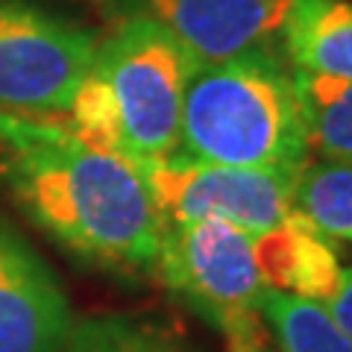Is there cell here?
Returning <instances> with one entry per match:
<instances>
[{
	"instance_id": "cell-3",
	"label": "cell",
	"mask_w": 352,
	"mask_h": 352,
	"mask_svg": "<svg viewBox=\"0 0 352 352\" xmlns=\"http://www.w3.org/2000/svg\"><path fill=\"white\" fill-rule=\"evenodd\" d=\"M176 153L296 176L311 153L294 71L270 47L197 65L185 88Z\"/></svg>"
},
{
	"instance_id": "cell-1",
	"label": "cell",
	"mask_w": 352,
	"mask_h": 352,
	"mask_svg": "<svg viewBox=\"0 0 352 352\" xmlns=\"http://www.w3.org/2000/svg\"><path fill=\"white\" fill-rule=\"evenodd\" d=\"M0 173L27 217L115 273L156 267L162 217L138 164L82 141L62 118L0 112Z\"/></svg>"
},
{
	"instance_id": "cell-9",
	"label": "cell",
	"mask_w": 352,
	"mask_h": 352,
	"mask_svg": "<svg viewBox=\"0 0 352 352\" xmlns=\"http://www.w3.org/2000/svg\"><path fill=\"white\" fill-rule=\"evenodd\" d=\"M252 238V258L270 291L326 305L340 285V258L332 238L323 235L305 214L294 212L276 226Z\"/></svg>"
},
{
	"instance_id": "cell-13",
	"label": "cell",
	"mask_w": 352,
	"mask_h": 352,
	"mask_svg": "<svg viewBox=\"0 0 352 352\" xmlns=\"http://www.w3.org/2000/svg\"><path fill=\"white\" fill-rule=\"evenodd\" d=\"M261 311L279 352H352V338L323 305L267 288Z\"/></svg>"
},
{
	"instance_id": "cell-12",
	"label": "cell",
	"mask_w": 352,
	"mask_h": 352,
	"mask_svg": "<svg viewBox=\"0 0 352 352\" xmlns=\"http://www.w3.org/2000/svg\"><path fill=\"white\" fill-rule=\"evenodd\" d=\"M294 208L332 241H352V164L308 159L294 179Z\"/></svg>"
},
{
	"instance_id": "cell-2",
	"label": "cell",
	"mask_w": 352,
	"mask_h": 352,
	"mask_svg": "<svg viewBox=\"0 0 352 352\" xmlns=\"http://www.w3.org/2000/svg\"><path fill=\"white\" fill-rule=\"evenodd\" d=\"M194 71L197 62L168 30L135 12L97 41L91 71L62 120L120 159H164L179 147L182 100Z\"/></svg>"
},
{
	"instance_id": "cell-6",
	"label": "cell",
	"mask_w": 352,
	"mask_h": 352,
	"mask_svg": "<svg viewBox=\"0 0 352 352\" xmlns=\"http://www.w3.org/2000/svg\"><path fill=\"white\" fill-rule=\"evenodd\" d=\"M156 212L164 223L220 217L247 235L276 226L294 212L291 173L229 168L200 162L182 153L138 164Z\"/></svg>"
},
{
	"instance_id": "cell-4",
	"label": "cell",
	"mask_w": 352,
	"mask_h": 352,
	"mask_svg": "<svg viewBox=\"0 0 352 352\" xmlns=\"http://www.w3.org/2000/svg\"><path fill=\"white\" fill-rule=\"evenodd\" d=\"M226 340V352H279L261 302V282L252 238L220 217L164 223L153 267Z\"/></svg>"
},
{
	"instance_id": "cell-11",
	"label": "cell",
	"mask_w": 352,
	"mask_h": 352,
	"mask_svg": "<svg viewBox=\"0 0 352 352\" xmlns=\"http://www.w3.org/2000/svg\"><path fill=\"white\" fill-rule=\"evenodd\" d=\"M308 153L323 162L352 164V82L294 71Z\"/></svg>"
},
{
	"instance_id": "cell-10",
	"label": "cell",
	"mask_w": 352,
	"mask_h": 352,
	"mask_svg": "<svg viewBox=\"0 0 352 352\" xmlns=\"http://www.w3.org/2000/svg\"><path fill=\"white\" fill-rule=\"evenodd\" d=\"M279 41L294 71L352 82L349 0H291Z\"/></svg>"
},
{
	"instance_id": "cell-5",
	"label": "cell",
	"mask_w": 352,
	"mask_h": 352,
	"mask_svg": "<svg viewBox=\"0 0 352 352\" xmlns=\"http://www.w3.org/2000/svg\"><path fill=\"white\" fill-rule=\"evenodd\" d=\"M94 53L88 30L27 0H0V112L62 118Z\"/></svg>"
},
{
	"instance_id": "cell-15",
	"label": "cell",
	"mask_w": 352,
	"mask_h": 352,
	"mask_svg": "<svg viewBox=\"0 0 352 352\" xmlns=\"http://www.w3.org/2000/svg\"><path fill=\"white\" fill-rule=\"evenodd\" d=\"M323 308L329 311V317L344 329V335L352 338V267H344L338 291L332 294V300H329Z\"/></svg>"
},
{
	"instance_id": "cell-14",
	"label": "cell",
	"mask_w": 352,
	"mask_h": 352,
	"mask_svg": "<svg viewBox=\"0 0 352 352\" xmlns=\"http://www.w3.org/2000/svg\"><path fill=\"white\" fill-rule=\"evenodd\" d=\"M65 352H188L168 329L129 314H94L76 320Z\"/></svg>"
},
{
	"instance_id": "cell-8",
	"label": "cell",
	"mask_w": 352,
	"mask_h": 352,
	"mask_svg": "<svg viewBox=\"0 0 352 352\" xmlns=\"http://www.w3.org/2000/svg\"><path fill=\"white\" fill-rule=\"evenodd\" d=\"M197 65H217L279 38L291 0H135Z\"/></svg>"
},
{
	"instance_id": "cell-7",
	"label": "cell",
	"mask_w": 352,
	"mask_h": 352,
	"mask_svg": "<svg viewBox=\"0 0 352 352\" xmlns=\"http://www.w3.org/2000/svg\"><path fill=\"white\" fill-rule=\"evenodd\" d=\"M71 329L53 270L0 217V352H65Z\"/></svg>"
}]
</instances>
